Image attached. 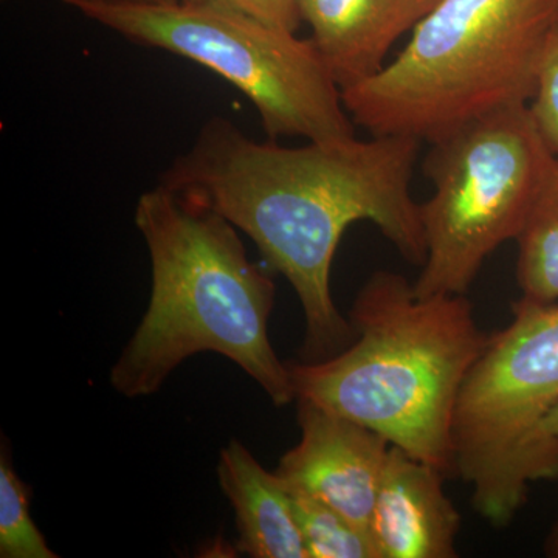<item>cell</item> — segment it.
<instances>
[{
    "mask_svg": "<svg viewBox=\"0 0 558 558\" xmlns=\"http://www.w3.org/2000/svg\"><path fill=\"white\" fill-rule=\"evenodd\" d=\"M421 140L371 135L289 148L255 142L213 117L160 183L219 213L258 245L299 295L306 322L304 362L337 354L351 339L330 290L344 231L369 220L402 258L427 256L421 205L411 194Z\"/></svg>",
    "mask_w": 558,
    "mask_h": 558,
    "instance_id": "6da1fadb",
    "label": "cell"
},
{
    "mask_svg": "<svg viewBox=\"0 0 558 558\" xmlns=\"http://www.w3.org/2000/svg\"><path fill=\"white\" fill-rule=\"evenodd\" d=\"M148 245L149 306L110 373L126 398L159 391L191 355L216 352L236 363L284 407L296 399L289 365L270 343L275 284L248 259L236 227L159 183L135 207Z\"/></svg>",
    "mask_w": 558,
    "mask_h": 558,
    "instance_id": "7a4b0ae2",
    "label": "cell"
},
{
    "mask_svg": "<svg viewBox=\"0 0 558 558\" xmlns=\"http://www.w3.org/2000/svg\"><path fill=\"white\" fill-rule=\"evenodd\" d=\"M357 340L317 362L292 363L296 400L379 433L453 475L450 424L487 333L465 295L418 296L396 271L371 275L349 314Z\"/></svg>",
    "mask_w": 558,
    "mask_h": 558,
    "instance_id": "3957f363",
    "label": "cell"
},
{
    "mask_svg": "<svg viewBox=\"0 0 558 558\" xmlns=\"http://www.w3.org/2000/svg\"><path fill=\"white\" fill-rule=\"evenodd\" d=\"M558 24V0H440L405 49L341 90L371 135L432 143L487 113L527 106Z\"/></svg>",
    "mask_w": 558,
    "mask_h": 558,
    "instance_id": "277c9868",
    "label": "cell"
},
{
    "mask_svg": "<svg viewBox=\"0 0 558 558\" xmlns=\"http://www.w3.org/2000/svg\"><path fill=\"white\" fill-rule=\"evenodd\" d=\"M557 403L558 301L520 299L469 369L450 424L453 473L495 527L515 519L531 484L558 480V439L543 429Z\"/></svg>",
    "mask_w": 558,
    "mask_h": 558,
    "instance_id": "5b68a950",
    "label": "cell"
},
{
    "mask_svg": "<svg viewBox=\"0 0 558 558\" xmlns=\"http://www.w3.org/2000/svg\"><path fill=\"white\" fill-rule=\"evenodd\" d=\"M62 3L131 43L186 58L229 81L258 110L271 140L355 137L340 86L312 39L190 0L171 5Z\"/></svg>",
    "mask_w": 558,
    "mask_h": 558,
    "instance_id": "8992f818",
    "label": "cell"
},
{
    "mask_svg": "<svg viewBox=\"0 0 558 558\" xmlns=\"http://www.w3.org/2000/svg\"><path fill=\"white\" fill-rule=\"evenodd\" d=\"M418 296L465 295L488 256L515 241L554 156L527 106L487 113L428 143Z\"/></svg>",
    "mask_w": 558,
    "mask_h": 558,
    "instance_id": "52a82bcc",
    "label": "cell"
},
{
    "mask_svg": "<svg viewBox=\"0 0 558 558\" xmlns=\"http://www.w3.org/2000/svg\"><path fill=\"white\" fill-rule=\"evenodd\" d=\"M300 442L275 473L300 492L371 529L391 444L359 422L299 400Z\"/></svg>",
    "mask_w": 558,
    "mask_h": 558,
    "instance_id": "ba28073f",
    "label": "cell"
},
{
    "mask_svg": "<svg viewBox=\"0 0 558 558\" xmlns=\"http://www.w3.org/2000/svg\"><path fill=\"white\" fill-rule=\"evenodd\" d=\"M446 473L391 446L371 531L380 558H454L461 515Z\"/></svg>",
    "mask_w": 558,
    "mask_h": 558,
    "instance_id": "9c48e42d",
    "label": "cell"
},
{
    "mask_svg": "<svg viewBox=\"0 0 558 558\" xmlns=\"http://www.w3.org/2000/svg\"><path fill=\"white\" fill-rule=\"evenodd\" d=\"M440 0H299L301 21L340 89L373 78L392 46Z\"/></svg>",
    "mask_w": 558,
    "mask_h": 558,
    "instance_id": "30bf717a",
    "label": "cell"
},
{
    "mask_svg": "<svg viewBox=\"0 0 558 558\" xmlns=\"http://www.w3.org/2000/svg\"><path fill=\"white\" fill-rule=\"evenodd\" d=\"M219 486L236 513L238 549L255 558H310L289 488L240 440L220 451Z\"/></svg>",
    "mask_w": 558,
    "mask_h": 558,
    "instance_id": "8fae6325",
    "label": "cell"
},
{
    "mask_svg": "<svg viewBox=\"0 0 558 558\" xmlns=\"http://www.w3.org/2000/svg\"><path fill=\"white\" fill-rule=\"evenodd\" d=\"M517 282L521 299L558 301V160L539 189L519 238Z\"/></svg>",
    "mask_w": 558,
    "mask_h": 558,
    "instance_id": "7c38bea8",
    "label": "cell"
},
{
    "mask_svg": "<svg viewBox=\"0 0 558 558\" xmlns=\"http://www.w3.org/2000/svg\"><path fill=\"white\" fill-rule=\"evenodd\" d=\"M289 494L310 558H380L371 529L310 495L295 490Z\"/></svg>",
    "mask_w": 558,
    "mask_h": 558,
    "instance_id": "4fadbf2b",
    "label": "cell"
},
{
    "mask_svg": "<svg viewBox=\"0 0 558 558\" xmlns=\"http://www.w3.org/2000/svg\"><path fill=\"white\" fill-rule=\"evenodd\" d=\"M32 490L11 468L5 449L0 457V557L57 558L31 515Z\"/></svg>",
    "mask_w": 558,
    "mask_h": 558,
    "instance_id": "5bb4252c",
    "label": "cell"
},
{
    "mask_svg": "<svg viewBox=\"0 0 558 558\" xmlns=\"http://www.w3.org/2000/svg\"><path fill=\"white\" fill-rule=\"evenodd\" d=\"M527 108L539 137L558 160V24L550 32L543 51L537 83Z\"/></svg>",
    "mask_w": 558,
    "mask_h": 558,
    "instance_id": "9a60e30c",
    "label": "cell"
},
{
    "mask_svg": "<svg viewBox=\"0 0 558 558\" xmlns=\"http://www.w3.org/2000/svg\"><path fill=\"white\" fill-rule=\"evenodd\" d=\"M190 2L209 3V5L238 11L263 24L293 33L299 31L303 22L299 0H190Z\"/></svg>",
    "mask_w": 558,
    "mask_h": 558,
    "instance_id": "2e32d148",
    "label": "cell"
},
{
    "mask_svg": "<svg viewBox=\"0 0 558 558\" xmlns=\"http://www.w3.org/2000/svg\"><path fill=\"white\" fill-rule=\"evenodd\" d=\"M90 2L117 3V5H171L183 0H90Z\"/></svg>",
    "mask_w": 558,
    "mask_h": 558,
    "instance_id": "e0dca14e",
    "label": "cell"
},
{
    "mask_svg": "<svg viewBox=\"0 0 558 558\" xmlns=\"http://www.w3.org/2000/svg\"><path fill=\"white\" fill-rule=\"evenodd\" d=\"M543 429L550 438L558 439V403L543 422Z\"/></svg>",
    "mask_w": 558,
    "mask_h": 558,
    "instance_id": "ac0fdd59",
    "label": "cell"
},
{
    "mask_svg": "<svg viewBox=\"0 0 558 558\" xmlns=\"http://www.w3.org/2000/svg\"><path fill=\"white\" fill-rule=\"evenodd\" d=\"M545 554L548 557L558 558V520L550 529L548 538H546Z\"/></svg>",
    "mask_w": 558,
    "mask_h": 558,
    "instance_id": "d6986e66",
    "label": "cell"
}]
</instances>
